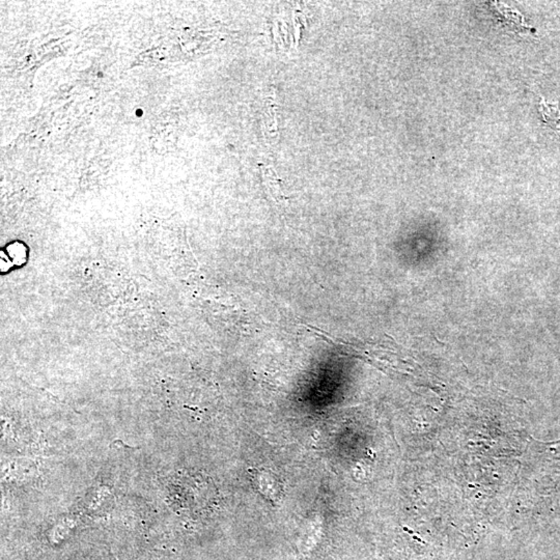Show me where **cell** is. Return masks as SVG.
I'll list each match as a JSON object with an SVG mask.
<instances>
[{
	"instance_id": "2",
	"label": "cell",
	"mask_w": 560,
	"mask_h": 560,
	"mask_svg": "<svg viewBox=\"0 0 560 560\" xmlns=\"http://www.w3.org/2000/svg\"><path fill=\"white\" fill-rule=\"evenodd\" d=\"M136 115H138V117H142V109H138V110H136Z\"/></svg>"
},
{
	"instance_id": "1",
	"label": "cell",
	"mask_w": 560,
	"mask_h": 560,
	"mask_svg": "<svg viewBox=\"0 0 560 560\" xmlns=\"http://www.w3.org/2000/svg\"><path fill=\"white\" fill-rule=\"evenodd\" d=\"M539 111H541L543 121L555 131L560 132V109L555 103H548L541 98L539 104Z\"/></svg>"
}]
</instances>
